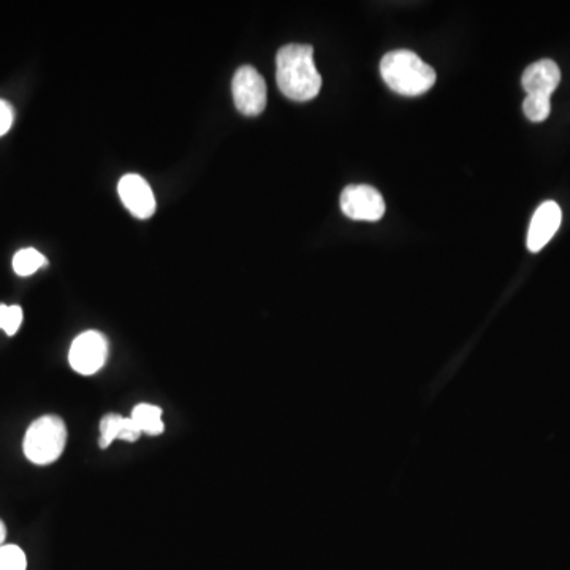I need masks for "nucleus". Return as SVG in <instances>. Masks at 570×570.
Segmentation results:
<instances>
[{"instance_id":"1","label":"nucleus","mask_w":570,"mask_h":570,"mask_svg":"<svg viewBox=\"0 0 570 570\" xmlns=\"http://www.w3.org/2000/svg\"><path fill=\"white\" fill-rule=\"evenodd\" d=\"M276 80L282 94L295 102H308L322 88V76L314 64V50L309 45L282 46L276 56Z\"/></svg>"},{"instance_id":"2","label":"nucleus","mask_w":570,"mask_h":570,"mask_svg":"<svg viewBox=\"0 0 570 570\" xmlns=\"http://www.w3.org/2000/svg\"><path fill=\"white\" fill-rule=\"evenodd\" d=\"M380 75L388 88L407 97L425 94L436 83L433 67L407 50L385 54L380 62Z\"/></svg>"},{"instance_id":"3","label":"nucleus","mask_w":570,"mask_h":570,"mask_svg":"<svg viewBox=\"0 0 570 570\" xmlns=\"http://www.w3.org/2000/svg\"><path fill=\"white\" fill-rule=\"evenodd\" d=\"M67 437V426L61 417L42 415L27 428L23 441L24 455L37 466L54 463L64 453Z\"/></svg>"},{"instance_id":"4","label":"nucleus","mask_w":570,"mask_h":570,"mask_svg":"<svg viewBox=\"0 0 570 570\" xmlns=\"http://www.w3.org/2000/svg\"><path fill=\"white\" fill-rule=\"evenodd\" d=\"M108 358V341L99 331H84L70 347L69 361L81 376L99 373Z\"/></svg>"},{"instance_id":"5","label":"nucleus","mask_w":570,"mask_h":570,"mask_svg":"<svg viewBox=\"0 0 570 570\" xmlns=\"http://www.w3.org/2000/svg\"><path fill=\"white\" fill-rule=\"evenodd\" d=\"M235 107L244 116H259L266 108V83L251 65L236 70L232 81Z\"/></svg>"},{"instance_id":"6","label":"nucleus","mask_w":570,"mask_h":570,"mask_svg":"<svg viewBox=\"0 0 570 570\" xmlns=\"http://www.w3.org/2000/svg\"><path fill=\"white\" fill-rule=\"evenodd\" d=\"M342 213L354 221L376 222L385 214L384 197L366 184H352L342 190Z\"/></svg>"},{"instance_id":"7","label":"nucleus","mask_w":570,"mask_h":570,"mask_svg":"<svg viewBox=\"0 0 570 570\" xmlns=\"http://www.w3.org/2000/svg\"><path fill=\"white\" fill-rule=\"evenodd\" d=\"M119 197L129 209L132 216L138 219H149L156 213V197L151 186L140 175L122 176L118 186Z\"/></svg>"},{"instance_id":"8","label":"nucleus","mask_w":570,"mask_h":570,"mask_svg":"<svg viewBox=\"0 0 570 570\" xmlns=\"http://www.w3.org/2000/svg\"><path fill=\"white\" fill-rule=\"evenodd\" d=\"M563 221V213L558 203L545 202L537 208L532 216L528 232V249L531 252H539L550 243L551 238L558 232L559 225Z\"/></svg>"},{"instance_id":"9","label":"nucleus","mask_w":570,"mask_h":570,"mask_svg":"<svg viewBox=\"0 0 570 570\" xmlns=\"http://www.w3.org/2000/svg\"><path fill=\"white\" fill-rule=\"evenodd\" d=\"M561 83V70L551 59H542L529 65L521 76V84L528 95H544L551 97Z\"/></svg>"},{"instance_id":"10","label":"nucleus","mask_w":570,"mask_h":570,"mask_svg":"<svg viewBox=\"0 0 570 570\" xmlns=\"http://www.w3.org/2000/svg\"><path fill=\"white\" fill-rule=\"evenodd\" d=\"M100 449H108L114 441L137 442L141 437V430L130 417L119 414H107L100 420L99 425Z\"/></svg>"},{"instance_id":"11","label":"nucleus","mask_w":570,"mask_h":570,"mask_svg":"<svg viewBox=\"0 0 570 570\" xmlns=\"http://www.w3.org/2000/svg\"><path fill=\"white\" fill-rule=\"evenodd\" d=\"M162 409L154 404L141 403L133 407L132 418L133 422L137 423L141 433L148 434V436H160L165 431V423L162 420Z\"/></svg>"},{"instance_id":"12","label":"nucleus","mask_w":570,"mask_h":570,"mask_svg":"<svg viewBox=\"0 0 570 570\" xmlns=\"http://www.w3.org/2000/svg\"><path fill=\"white\" fill-rule=\"evenodd\" d=\"M46 265L45 255L34 247H27L16 252L13 257V270L18 276H31Z\"/></svg>"},{"instance_id":"13","label":"nucleus","mask_w":570,"mask_h":570,"mask_svg":"<svg viewBox=\"0 0 570 570\" xmlns=\"http://www.w3.org/2000/svg\"><path fill=\"white\" fill-rule=\"evenodd\" d=\"M523 111L526 118L532 122H542L550 116L551 102L550 97L544 95H528L523 102Z\"/></svg>"},{"instance_id":"14","label":"nucleus","mask_w":570,"mask_h":570,"mask_svg":"<svg viewBox=\"0 0 570 570\" xmlns=\"http://www.w3.org/2000/svg\"><path fill=\"white\" fill-rule=\"evenodd\" d=\"M27 558L18 545H4L0 548V570H26Z\"/></svg>"},{"instance_id":"15","label":"nucleus","mask_w":570,"mask_h":570,"mask_svg":"<svg viewBox=\"0 0 570 570\" xmlns=\"http://www.w3.org/2000/svg\"><path fill=\"white\" fill-rule=\"evenodd\" d=\"M23 309L19 306H7L0 304V330H4L8 336H15L16 331L23 323Z\"/></svg>"},{"instance_id":"16","label":"nucleus","mask_w":570,"mask_h":570,"mask_svg":"<svg viewBox=\"0 0 570 570\" xmlns=\"http://www.w3.org/2000/svg\"><path fill=\"white\" fill-rule=\"evenodd\" d=\"M13 126V108L10 103L0 100V137L5 135Z\"/></svg>"},{"instance_id":"17","label":"nucleus","mask_w":570,"mask_h":570,"mask_svg":"<svg viewBox=\"0 0 570 570\" xmlns=\"http://www.w3.org/2000/svg\"><path fill=\"white\" fill-rule=\"evenodd\" d=\"M5 539H7V526L4 521L0 520V548L4 547Z\"/></svg>"}]
</instances>
